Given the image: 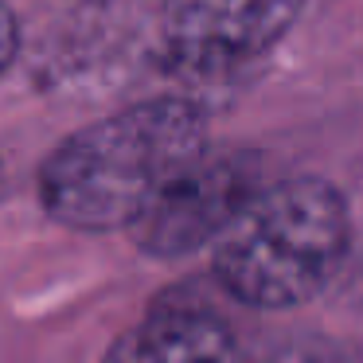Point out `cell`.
Wrapping results in <instances>:
<instances>
[{
	"instance_id": "obj_1",
	"label": "cell",
	"mask_w": 363,
	"mask_h": 363,
	"mask_svg": "<svg viewBox=\"0 0 363 363\" xmlns=\"http://www.w3.org/2000/svg\"><path fill=\"white\" fill-rule=\"evenodd\" d=\"M203 149L199 106L184 98L137 102L67 137L40 172V199L51 219L74 230L129 227Z\"/></svg>"
},
{
	"instance_id": "obj_2",
	"label": "cell",
	"mask_w": 363,
	"mask_h": 363,
	"mask_svg": "<svg viewBox=\"0 0 363 363\" xmlns=\"http://www.w3.org/2000/svg\"><path fill=\"white\" fill-rule=\"evenodd\" d=\"M347 254V207L324 180L262 188L215 242L219 285L254 308H289L328 285Z\"/></svg>"
},
{
	"instance_id": "obj_3",
	"label": "cell",
	"mask_w": 363,
	"mask_h": 363,
	"mask_svg": "<svg viewBox=\"0 0 363 363\" xmlns=\"http://www.w3.org/2000/svg\"><path fill=\"white\" fill-rule=\"evenodd\" d=\"M258 176L262 168L254 152L203 149L129 223L133 242L152 258H180L203 242H219L242 207L262 191Z\"/></svg>"
},
{
	"instance_id": "obj_4",
	"label": "cell",
	"mask_w": 363,
	"mask_h": 363,
	"mask_svg": "<svg viewBox=\"0 0 363 363\" xmlns=\"http://www.w3.org/2000/svg\"><path fill=\"white\" fill-rule=\"evenodd\" d=\"M305 0H164L168 55L196 74H223L266 55L301 16Z\"/></svg>"
},
{
	"instance_id": "obj_5",
	"label": "cell",
	"mask_w": 363,
	"mask_h": 363,
	"mask_svg": "<svg viewBox=\"0 0 363 363\" xmlns=\"http://www.w3.org/2000/svg\"><path fill=\"white\" fill-rule=\"evenodd\" d=\"M106 363H238L235 332L199 301H160L113 344Z\"/></svg>"
},
{
	"instance_id": "obj_6",
	"label": "cell",
	"mask_w": 363,
	"mask_h": 363,
	"mask_svg": "<svg viewBox=\"0 0 363 363\" xmlns=\"http://www.w3.org/2000/svg\"><path fill=\"white\" fill-rule=\"evenodd\" d=\"M266 363H344V359L324 344H293V347H281L277 355H269Z\"/></svg>"
},
{
	"instance_id": "obj_7",
	"label": "cell",
	"mask_w": 363,
	"mask_h": 363,
	"mask_svg": "<svg viewBox=\"0 0 363 363\" xmlns=\"http://www.w3.org/2000/svg\"><path fill=\"white\" fill-rule=\"evenodd\" d=\"M16 48H20V28H16V16H12V9L0 0V74L12 67V59H16Z\"/></svg>"
},
{
	"instance_id": "obj_8",
	"label": "cell",
	"mask_w": 363,
	"mask_h": 363,
	"mask_svg": "<svg viewBox=\"0 0 363 363\" xmlns=\"http://www.w3.org/2000/svg\"><path fill=\"white\" fill-rule=\"evenodd\" d=\"M0 184H4V164H0Z\"/></svg>"
}]
</instances>
